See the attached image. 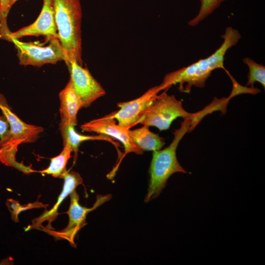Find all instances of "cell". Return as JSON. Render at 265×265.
Returning <instances> with one entry per match:
<instances>
[{
  "label": "cell",
  "instance_id": "2",
  "mask_svg": "<svg viewBox=\"0 0 265 265\" xmlns=\"http://www.w3.org/2000/svg\"><path fill=\"white\" fill-rule=\"evenodd\" d=\"M195 116L184 119L180 127L173 132L174 138L168 147L163 150L153 151L149 171L150 179L145 202H148L157 197L173 174L187 173L178 161L176 150L185 134L196 125Z\"/></svg>",
  "mask_w": 265,
  "mask_h": 265
},
{
  "label": "cell",
  "instance_id": "21",
  "mask_svg": "<svg viewBox=\"0 0 265 265\" xmlns=\"http://www.w3.org/2000/svg\"><path fill=\"white\" fill-rule=\"evenodd\" d=\"M10 0H0V38L3 39L10 31L7 24V17L10 11Z\"/></svg>",
  "mask_w": 265,
  "mask_h": 265
},
{
  "label": "cell",
  "instance_id": "14",
  "mask_svg": "<svg viewBox=\"0 0 265 265\" xmlns=\"http://www.w3.org/2000/svg\"><path fill=\"white\" fill-rule=\"evenodd\" d=\"M128 132L133 142L143 151L160 150L165 144L164 139L150 131L146 125L133 130L128 129Z\"/></svg>",
  "mask_w": 265,
  "mask_h": 265
},
{
  "label": "cell",
  "instance_id": "3",
  "mask_svg": "<svg viewBox=\"0 0 265 265\" xmlns=\"http://www.w3.org/2000/svg\"><path fill=\"white\" fill-rule=\"evenodd\" d=\"M58 38L66 56L65 63L75 61L82 65L80 0H52Z\"/></svg>",
  "mask_w": 265,
  "mask_h": 265
},
{
  "label": "cell",
  "instance_id": "16",
  "mask_svg": "<svg viewBox=\"0 0 265 265\" xmlns=\"http://www.w3.org/2000/svg\"><path fill=\"white\" fill-rule=\"evenodd\" d=\"M73 152L70 146L67 143L64 144V147L61 152L57 156L51 159L49 166L42 171L41 173L51 175L55 178L60 177L66 169V164L71 157V153Z\"/></svg>",
  "mask_w": 265,
  "mask_h": 265
},
{
  "label": "cell",
  "instance_id": "23",
  "mask_svg": "<svg viewBox=\"0 0 265 265\" xmlns=\"http://www.w3.org/2000/svg\"></svg>",
  "mask_w": 265,
  "mask_h": 265
},
{
  "label": "cell",
  "instance_id": "20",
  "mask_svg": "<svg viewBox=\"0 0 265 265\" xmlns=\"http://www.w3.org/2000/svg\"><path fill=\"white\" fill-rule=\"evenodd\" d=\"M6 205L11 213L12 220L16 222H18V214L21 212L29 209L41 207L44 208L46 207L45 205L38 202L27 205H21L17 201L12 199L7 200Z\"/></svg>",
  "mask_w": 265,
  "mask_h": 265
},
{
  "label": "cell",
  "instance_id": "18",
  "mask_svg": "<svg viewBox=\"0 0 265 265\" xmlns=\"http://www.w3.org/2000/svg\"><path fill=\"white\" fill-rule=\"evenodd\" d=\"M243 62L249 68V72L247 75V82L246 83V86H251V87H254V83L255 82H258L265 88V66L263 64L257 63L249 57L243 58Z\"/></svg>",
  "mask_w": 265,
  "mask_h": 265
},
{
  "label": "cell",
  "instance_id": "15",
  "mask_svg": "<svg viewBox=\"0 0 265 265\" xmlns=\"http://www.w3.org/2000/svg\"><path fill=\"white\" fill-rule=\"evenodd\" d=\"M59 128L63 140V144L67 143L70 146L75 157L77 155L79 146L80 143L89 140H101L107 141L113 144L116 147L120 146L107 136L100 134L99 135H84L79 134L75 130L74 126L60 121Z\"/></svg>",
  "mask_w": 265,
  "mask_h": 265
},
{
  "label": "cell",
  "instance_id": "5",
  "mask_svg": "<svg viewBox=\"0 0 265 265\" xmlns=\"http://www.w3.org/2000/svg\"><path fill=\"white\" fill-rule=\"evenodd\" d=\"M7 41L14 44L21 65L41 67L46 64H55L59 61H66V54L58 38L50 40L46 46L32 42H22L13 38Z\"/></svg>",
  "mask_w": 265,
  "mask_h": 265
},
{
  "label": "cell",
  "instance_id": "12",
  "mask_svg": "<svg viewBox=\"0 0 265 265\" xmlns=\"http://www.w3.org/2000/svg\"><path fill=\"white\" fill-rule=\"evenodd\" d=\"M60 178H63L64 182L62 191L58 197L57 202L51 210L46 211L39 217L33 219L32 225L29 226L30 229L40 227L45 221H48V226L50 225L51 222L57 217L58 208L62 201L82 183V179L80 174L75 171L69 172L66 170Z\"/></svg>",
  "mask_w": 265,
  "mask_h": 265
},
{
  "label": "cell",
  "instance_id": "22",
  "mask_svg": "<svg viewBox=\"0 0 265 265\" xmlns=\"http://www.w3.org/2000/svg\"><path fill=\"white\" fill-rule=\"evenodd\" d=\"M18 0H10V6H11Z\"/></svg>",
  "mask_w": 265,
  "mask_h": 265
},
{
  "label": "cell",
  "instance_id": "1",
  "mask_svg": "<svg viewBox=\"0 0 265 265\" xmlns=\"http://www.w3.org/2000/svg\"><path fill=\"white\" fill-rule=\"evenodd\" d=\"M223 42L220 47L209 56L196 61L186 67L167 74L159 84L161 90L172 85L179 84V89L188 93L192 86L203 88L212 71L223 69L227 51L235 46L241 38L239 31L231 26L227 27L221 35Z\"/></svg>",
  "mask_w": 265,
  "mask_h": 265
},
{
  "label": "cell",
  "instance_id": "4",
  "mask_svg": "<svg viewBox=\"0 0 265 265\" xmlns=\"http://www.w3.org/2000/svg\"><path fill=\"white\" fill-rule=\"evenodd\" d=\"M196 114L187 112L183 107L181 101L178 100L174 95L163 92L157 95L137 124L154 126L160 131L166 130L176 118L193 117Z\"/></svg>",
  "mask_w": 265,
  "mask_h": 265
},
{
  "label": "cell",
  "instance_id": "9",
  "mask_svg": "<svg viewBox=\"0 0 265 265\" xmlns=\"http://www.w3.org/2000/svg\"><path fill=\"white\" fill-rule=\"evenodd\" d=\"M27 36H43L46 41L58 38L52 0H43L41 12L36 20L31 24L7 34L3 39L10 38L19 39Z\"/></svg>",
  "mask_w": 265,
  "mask_h": 265
},
{
  "label": "cell",
  "instance_id": "13",
  "mask_svg": "<svg viewBox=\"0 0 265 265\" xmlns=\"http://www.w3.org/2000/svg\"><path fill=\"white\" fill-rule=\"evenodd\" d=\"M61 121L73 126L77 124V114L82 107L78 96L68 82L59 94Z\"/></svg>",
  "mask_w": 265,
  "mask_h": 265
},
{
  "label": "cell",
  "instance_id": "17",
  "mask_svg": "<svg viewBox=\"0 0 265 265\" xmlns=\"http://www.w3.org/2000/svg\"><path fill=\"white\" fill-rule=\"evenodd\" d=\"M18 145L6 142L0 146V161L7 166L14 167L25 173H30L33 171L29 167H26L18 163L15 159V154Z\"/></svg>",
  "mask_w": 265,
  "mask_h": 265
},
{
  "label": "cell",
  "instance_id": "11",
  "mask_svg": "<svg viewBox=\"0 0 265 265\" xmlns=\"http://www.w3.org/2000/svg\"><path fill=\"white\" fill-rule=\"evenodd\" d=\"M0 109L10 126V139L7 142L18 145L22 143L34 142L44 130L41 127L27 124L21 120L12 111L5 97L1 93H0Z\"/></svg>",
  "mask_w": 265,
  "mask_h": 265
},
{
  "label": "cell",
  "instance_id": "6",
  "mask_svg": "<svg viewBox=\"0 0 265 265\" xmlns=\"http://www.w3.org/2000/svg\"><path fill=\"white\" fill-rule=\"evenodd\" d=\"M66 64L70 75L69 82L80 98L82 107L89 106L97 99L105 95V89L86 68L73 60Z\"/></svg>",
  "mask_w": 265,
  "mask_h": 265
},
{
  "label": "cell",
  "instance_id": "10",
  "mask_svg": "<svg viewBox=\"0 0 265 265\" xmlns=\"http://www.w3.org/2000/svg\"><path fill=\"white\" fill-rule=\"evenodd\" d=\"M81 129L84 132H94L112 136L121 141L125 149V155L129 153L141 154L143 151L133 142L130 137L128 129L116 124L115 119L104 117L90 121L82 124Z\"/></svg>",
  "mask_w": 265,
  "mask_h": 265
},
{
  "label": "cell",
  "instance_id": "8",
  "mask_svg": "<svg viewBox=\"0 0 265 265\" xmlns=\"http://www.w3.org/2000/svg\"><path fill=\"white\" fill-rule=\"evenodd\" d=\"M160 91L159 85L155 86L134 100L118 103L117 106L120 109L105 117L117 120L119 126L130 129L137 125L147 107Z\"/></svg>",
  "mask_w": 265,
  "mask_h": 265
},
{
  "label": "cell",
  "instance_id": "19",
  "mask_svg": "<svg viewBox=\"0 0 265 265\" xmlns=\"http://www.w3.org/2000/svg\"><path fill=\"white\" fill-rule=\"evenodd\" d=\"M200 8L197 15L188 22L191 26H197L207 16L217 9L220 4L225 0H199Z\"/></svg>",
  "mask_w": 265,
  "mask_h": 265
},
{
  "label": "cell",
  "instance_id": "7",
  "mask_svg": "<svg viewBox=\"0 0 265 265\" xmlns=\"http://www.w3.org/2000/svg\"><path fill=\"white\" fill-rule=\"evenodd\" d=\"M70 205L67 212L69 216V223L67 227L60 231H53L50 229H44V231L48 232L58 239L68 240L73 246L75 245L74 238L78 232L86 224L87 214L100 205L108 201L111 195L99 196L93 207L87 208L81 206L79 202V195L76 189L70 194Z\"/></svg>",
  "mask_w": 265,
  "mask_h": 265
}]
</instances>
